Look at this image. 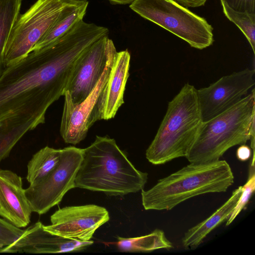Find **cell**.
Segmentation results:
<instances>
[{
    "label": "cell",
    "mask_w": 255,
    "mask_h": 255,
    "mask_svg": "<svg viewBox=\"0 0 255 255\" xmlns=\"http://www.w3.org/2000/svg\"><path fill=\"white\" fill-rule=\"evenodd\" d=\"M92 44L74 26L6 66L0 77V162L27 132L45 123L48 108L64 95L77 60Z\"/></svg>",
    "instance_id": "1"
},
{
    "label": "cell",
    "mask_w": 255,
    "mask_h": 255,
    "mask_svg": "<svg viewBox=\"0 0 255 255\" xmlns=\"http://www.w3.org/2000/svg\"><path fill=\"white\" fill-rule=\"evenodd\" d=\"M148 174L137 170L119 148L114 139L96 136L83 149L75 187L124 196L143 189Z\"/></svg>",
    "instance_id": "2"
},
{
    "label": "cell",
    "mask_w": 255,
    "mask_h": 255,
    "mask_svg": "<svg viewBox=\"0 0 255 255\" xmlns=\"http://www.w3.org/2000/svg\"><path fill=\"white\" fill-rule=\"evenodd\" d=\"M229 163L219 160L206 163H191L159 179L147 190H141L146 210H170L195 196L226 192L234 183Z\"/></svg>",
    "instance_id": "3"
},
{
    "label": "cell",
    "mask_w": 255,
    "mask_h": 255,
    "mask_svg": "<svg viewBox=\"0 0 255 255\" xmlns=\"http://www.w3.org/2000/svg\"><path fill=\"white\" fill-rule=\"evenodd\" d=\"M203 122L197 89L187 83L168 102L165 116L145 156L154 165L186 157Z\"/></svg>",
    "instance_id": "4"
},
{
    "label": "cell",
    "mask_w": 255,
    "mask_h": 255,
    "mask_svg": "<svg viewBox=\"0 0 255 255\" xmlns=\"http://www.w3.org/2000/svg\"><path fill=\"white\" fill-rule=\"evenodd\" d=\"M255 121V93L244 97L233 107L203 122L197 137L185 157L191 163H206L220 160L230 148L250 140Z\"/></svg>",
    "instance_id": "5"
},
{
    "label": "cell",
    "mask_w": 255,
    "mask_h": 255,
    "mask_svg": "<svg viewBox=\"0 0 255 255\" xmlns=\"http://www.w3.org/2000/svg\"><path fill=\"white\" fill-rule=\"evenodd\" d=\"M129 7L193 48L203 49L214 42L211 25L173 0H135Z\"/></svg>",
    "instance_id": "6"
},
{
    "label": "cell",
    "mask_w": 255,
    "mask_h": 255,
    "mask_svg": "<svg viewBox=\"0 0 255 255\" xmlns=\"http://www.w3.org/2000/svg\"><path fill=\"white\" fill-rule=\"evenodd\" d=\"M65 6L59 0H37L25 13L18 15L4 50L5 66L31 52Z\"/></svg>",
    "instance_id": "7"
},
{
    "label": "cell",
    "mask_w": 255,
    "mask_h": 255,
    "mask_svg": "<svg viewBox=\"0 0 255 255\" xmlns=\"http://www.w3.org/2000/svg\"><path fill=\"white\" fill-rule=\"evenodd\" d=\"M83 158V149L71 146L62 149L59 164L44 180L25 189L32 212L42 215L58 204L65 194L75 188V179Z\"/></svg>",
    "instance_id": "8"
},
{
    "label": "cell",
    "mask_w": 255,
    "mask_h": 255,
    "mask_svg": "<svg viewBox=\"0 0 255 255\" xmlns=\"http://www.w3.org/2000/svg\"><path fill=\"white\" fill-rule=\"evenodd\" d=\"M117 52L113 41L106 35L82 53L76 62L65 90L73 104L81 103L88 96Z\"/></svg>",
    "instance_id": "9"
},
{
    "label": "cell",
    "mask_w": 255,
    "mask_h": 255,
    "mask_svg": "<svg viewBox=\"0 0 255 255\" xmlns=\"http://www.w3.org/2000/svg\"><path fill=\"white\" fill-rule=\"evenodd\" d=\"M255 69L246 68L197 90L203 122L225 112L247 96L255 84Z\"/></svg>",
    "instance_id": "10"
},
{
    "label": "cell",
    "mask_w": 255,
    "mask_h": 255,
    "mask_svg": "<svg viewBox=\"0 0 255 255\" xmlns=\"http://www.w3.org/2000/svg\"><path fill=\"white\" fill-rule=\"evenodd\" d=\"M116 55L108 62L96 86L83 102L74 105L68 93H64L60 131L66 143L74 145L79 143L86 137L91 127L98 121V103L109 78Z\"/></svg>",
    "instance_id": "11"
},
{
    "label": "cell",
    "mask_w": 255,
    "mask_h": 255,
    "mask_svg": "<svg viewBox=\"0 0 255 255\" xmlns=\"http://www.w3.org/2000/svg\"><path fill=\"white\" fill-rule=\"evenodd\" d=\"M109 220L108 211L101 206H67L56 211L50 217L51 225L44 228L65 238L89 241L95 231Z\"/></svg>",
    "instance_id": "12"
},
{
    "label": "cell",
    "mask_w": 255,
    "mask_h": 255,
    "mask_svg": "<svg viewBox=\"0 0 255 255\" xmlns=\"http://www.w3.org/2000/svg\"><path fill=\"white\" fill-rule=\"evenodd\" d=\"M93 241H81L65 238L53 234L37 222L24 230L13 244L5 247L6 253L49 254L82 251L93 244Z\"/></svg>",
    "instance_id": "13"
},
{
    "label": "cell",
    "mask_w": 255,
    "mask_h": 255,
    "mask_svg": "<svg viewBox=\"0 0 255 255\" xmlns=\"http://www.w3.org/2000/svg\"><path fill=\"white\" fill-rule=\"evenodd\" d=\"M32 212L21 178L11 171L0 169V216L20 228L29 224Z\"/></svg>",
    "instance_id": "14"
},
{
    "label": "cell",
    "mask_w": 255,
    "mask_h": 255,
    "mask_svg": "<svg viewBox=\"0 0 255 255\" xmlns=\"http://www.w3.org/2000/svg\"><path fill=\"white\" fill-rule=\"evenodd\" d=\"M130 55L128 50L117 52L107 83L97 105L98 121L115 116L124 103V94L129 76Z\"/></svg>",
    "instance_id": "15"
},
{
    "label": "cell",
    "mask_w": 255,
    "mask_h": 255,
    "mask_svg": "<svg viewBox=\"0 0 255 255\" xmlns=\"http://www.w3.org/2000/svg\"><path fill=\"white\" fill-rule=\"evenodd\" d=\"M242 191V186L238 187L228 200L213 214L188 229L182 239L183 247L186 249H196L212 230L226 221L235 207Z\"/></svg>",
    "instance_id": "16"
},
{
    "label": "cell",
    "mask_w": 255,
    "mask_h": 255,
    "mask_svg": "<svg viewBox=\"0 0 255 255\" xmlns=\"http://www.w3.org/2000/svg\"><path fill=\"white\" fill-rule=\"evenodd\" d=\"M88 5V2L79 6L66 5L48 31L34 46L31 51L46 47L64 36L76 23L83 19Z\"/></svg>",
    "instance_id": "17"
},
{
    "label": "cell",
    "mask_w": 255,
    "mask_h": 255,
    "mask_svg": "<svg viewBox=\"0 0 255 255\" xmlns=\"http://www.w3.org/2000/svg\"><path fill=\"white\" fill-rule=\"evenodd\" d=\"M62 149L48 146L35 153L27 165L26 179L34 186L47 177L57 167L60 160Z\"/></svg>",
    "instance_id": "18"
},
{
    "label": "cell",
    "mask_w": 255,
    "mask_h": 255,
    "mask_svg": "<svg viewBox=\"0 0 255 255\" xmlns=\"http://www.w3.org/2000/svg\"><path fill=\"white\" fill-rule=\"evenodd\" d=\"M118 247L121 252H148L173 247L164 232L158 229L146 235L129 238L118 237Z\"/></svg>",
    "instance_id": "19"
},
{
    "label": "cell",
    "mask_w": 255,
    "mask_h": 255,
    "mask_svg": "<svg viewBox=\"0 0 255 255\" xmlns=\"http://www.w3.org/2000/svg\"><path fill=\"white\" fill-rule=\"evenodd\" d=\"M21 0H0V77L6 66L3 52L12 26L19 14Z\"/></svg>",
    "instance_id": "20"
},
{
    "label": "cell",
    "mask_w": 255,
    "mask_h": 255,
    "mask_svg": "<svg viewBox=\"0 0 255 255\" xmlns=\"http://www.w3.org/2000/svg\"><path fill=\"white\" fill-rule=\"evenodd\" d=\"M223 11L227 18L235 23L244 33L255 53V13L235 10L221 1Z\"/></svg>",
    "instance_id": "21"
},
{
    "label": "cell",
    "mask_w": 255,
    "mask_h": 255,
    "mask_svg": "<svg viewBox=\"0 0 255 255\" xmlns=\"http://www.w3.org/2000/svg\"><path fill=\"white\" fill-rule=\"evenodd\" d=\"M255 189V166L250 167L248 179L246 183L242 186V193L231 213L227 219L226 226L230 225L245 208L248 203Z\"/></svg>",
    "instance_id": "22"
},
{
    "label": "cell",
    "mask_w": 255,
    "mask_h": 255,
    "mask_svg": "<svg viewBox=\"0 0 255 255\" xmlns=\"http://www.w3.org/2000/svg\"><path fill=\"white\" fill-rule=\"evenodd\" d=\"M24 231L0 218V247L13 244L22 235Z\"/></svg>",
    "instance_id": "23"
},
{
    "label": "cell",
    "mask_w": 255,
    "mask_h": 255,
    "mask_svg": "<svg viewBox=\"0 0 255 255\" xmlns=\"http://www.w3.org/2000/svg\"><path fill=\"white\" fill-rule=\"evenodd\" d=\"M239 11L255 13V0H220Z\"/></svg>",
    "instance_id": "24"
},
{
    "label": "cell",
    "mask_w": 255,
    "mask_h": 255,
    "mask_svg": "<svg viewBox=\"0 0 255 255\" xmlns=\"http://www.w3.org/2000/svg\"><path fill=\"white\" fill-rule=\"evenodd\" d=\"M252 149L246 144L240 145L236 152L237 158L241 161H246L249 160L252 155Z\"/></svg>",
    "instance_id": "25"
},
{
    "label": "cell",
    "mask_w": 255,
    "mask_h": 255,
    "mask_svg": "<svg viewBox=\"0 0 255 255\" xmlns=\"http://www.w3.org/2000/svg\"><path fill=\"white\" fill-rule=\"evenodd\" d=\"M186 7H197L204 5L207 0H173Z\"/></svg>",
    "instance_id": "26"
},
{
    "label": "cell",
    "mask_w": 255,
    "mask_h": 255,
    "mask_svg": "<svg viewBox=\"0 0 255 255\" xmlns=\"http://www.w3.org/2000/svg\"><path fill=\"white\" fill-rule=\"evenodd\" d=\"M66 5L79 6L88 2V0H59Z\"/></svg>",
    "instance_id": "27"
},
{
    "label": "cell",
    "mask_w": 255,
    "mask_h": 255,
    "mask_svg": "<svg viewBox=\"0 0 255 255\" xmlns=\"http://www.w3.org/2000/svg\"><path fill=\"white\" fill-rule=\"evenodd\" d=\"M115 4H125L131 3L135 0H109Z\"/></svg>",
    "instance_id": "28"
},
{
    "label": "cell",
    "mask_w": 255,
    "mask_h": 255,
    "mask_svg": "<svg viewBox=\"0 0 255 255\" xmlns=\"http://www.w3.org/2000/svg\"><path fill=\"white\" fill-rule=\"evenodd\" d=\"M0 253H6L5 251V247H0Z\"/></svg>",
    "instance_id": "29"
}]
</instances>
